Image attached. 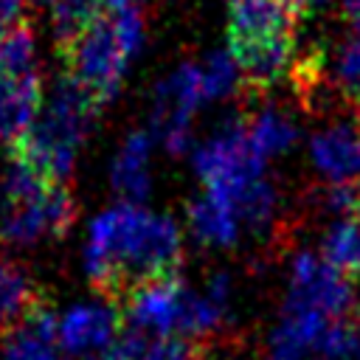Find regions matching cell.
<instances>
[{
    "label": "cell",
    "mask_w": 360,
    "mask_h": 360,
    "mask_svg": "<svg viewBox=\"0 0 360 360\" xmlns=\"http://www.w3.org/2000/svg\"><path fill=\"white\" fill-rule=\"evenodd\" d=\"M183 259V233L169 214L118 202L101 211L84 239L82 262L101 295H127L143 281L174 276Z\"/></svg>",
    "instance_id": "obj_1"
},
{
    "label": "cell",
    "mask_w": 360,
    "mask_h": 360,
    "mask_svg": "<svg viewBox=\"0 0 360 360\" xmlns=\"http://www.w3.org/2000/svg\"><path fill=\"white\" fill-rule=\"evenodd\" d=\"M233 281L214 273L202 290L186 284L177 273L152 278L127 292V321L132 332L149 338L200 340L219 332L231 318Z\"/></svg>",
    "instance_id": "obj_2"
},
{
    "label": "cell",
    "mask_w": 360,
    "mask_h": 360,
    "mask_svg": "<svg viewBox=\"0 0 360 360\" xmlns=\"http://www.w3.org/2000/svg\"><path fill=\"white\" fill-rule=\"evenodd\" d=\"M101 101L73 76H62L39 110L34 127L11 146V158L31 166L51 183H62L84 143Z\"/></svg>",
    "instance_id": "obj_3"
},
{
    "label": "cell",
    "mask_w": 360,
    "mask_h": 360,
    "mask_svg": "<svg viewBox=\"0 0 360 360\" xmlns=\"http://www.w3.org/2000/svg\"><path fill=\"white\" fill-rule=\"evenodd\" d=\"M76 217L73 194L65 183H51L22 160L11 158L3 177L0 242L25 248L62 236Z\"/></svg>",
    "instance_id": "obj_4"
},
{
    "label": "cell",
    "mask_w": 360,
    "mask_h": 360,
    "mask_svg": "<svg viewBox=\"0 0 360 360\" xmlns=\"http://www.w3.org/2000/svg\"><path fill=\"white\" fill-rule=\"evenodd\" d=\"M143 45V20L135 11L98 14L76 39L62 45L68 76L82 82L101 104L112 98L124 82L129 59Z\"/></svg>",
    "instance_id": "obj_5"
},
{
    "label": "cell",
    "mask_w": 360,
    "mask_h": 360,
    "mask_svg": "<svg viewBox=\"0 0 360 360\" xmlns=\"http://www.w3.org/2000/svg\"><path fill=\"white\" fill-rule=\"evenodd\" d=\"M194 169L202 188L228 197L239 208L245 194L262 180L264 158L250 143L245 124L233 121L194 152Z\"/></svg>",
    "instance_id": "obj_6"
},
{
    "label": "cell",
    "mask_w": 360,
    "mask_h": 360,
    "mask_svg": "<svg viewBox=\"0 0 360 360\" xmlns=\"http://www.w3.org/2000/svg\"><path fill=\"white\" fill-rule=\"evenodd\" d=\"M284 304L304 307L335 321H346L354 304V290L352 281L340 276L332 264H326L321 253L298 250L290 262Z\"/></svg>",
    "instance_id": "obj_7"
},
{
    "label": "cell",
    "mask_w": 360,
    "mask_h": 360,
    "mask_svg": "<svg viewBox=\"0 0 360 360\" xmlns=\"http://www.w3.org/2000/svg\"><path fill=\"white\" fill-rule=\"evenodd\" d=\"M121 338V315L110 301H79L56 318V340L65 357L98 360Z\"/></svg>",
    "instance_id": "obj_8"
},
{
    "label": "cell",
    "mask_w": 360,
    "mask_h": 360,
    "mask_svg": "<svg viewBox=\"0 0 360 360\" xmlns=\"http://www.w3.org/2000/svg\"><path fill=\"white\" fill-rule=\"evenodd\" d=\"M200 101H205V90H202L200 68H194V65H180L174 73H169L158 84L152 124L169 152H174V155L186 152L191 118H194Z\"/></svg>",
    "instance_id": "obj_9"
},
{
    "label": "cell",
    "mask_w": 360,
    "mask_h": 360,
    "mask_svg": "<svg viewBox=\"0 0 360 360\" xmlns=\"http://www.w3.org/2000/svg\"><path fill=\"white\" fill-rule=\"evenodd\" d=\"M292 79L304 93H321L329 87L346 104L360 110V31L340 39L329 53H309L307 59H295Z\"/></svg>",
    "instance_id": "obj_10"
},
{
    "label": "cell",
    "mask_w": 360,
    "mask_h": 360,
    "mask_svg": "<svg viewBox=\"0 0 360 360\" xmlns=\"http://www.w3.org/2000/svg\"><path fill=\"white\" fill-rule=\"evenodd\" d=\"M309 160L329 186L360 183V121H335L309 141Z\"/></svg>",
    "instance_id": "obj_11"
},
{
    "label": "cell",
    "mask_w": 360,
    "mask_h": 360,
    "mask_svg": "<svg viewBox=\"0 0 360 360\" xmlns=\"http://www.w3.org/2000/svg\"><path fill=\"white\" fill-rule=\"evenodd\" d=\"M298 14H301L298 0H233L228 42L295 37Z\"/></svg>",
    "instance_id": "obj_12"
},
{
    "label": "cell",
    "mask_w": 360,
    "mask_h": 360,
    "mask_svg": "<svg viewBox=\"0 0 360 360\" xmlns=\"http://www.w3.org/2000/svg\"><path fill=\"white\" fill-rule=\"evenodd\" d=\"M0 360H65L56 340V315L42 304L6 332Z\"/></svg>",
    "instance_id": "obj_13"
},
{
    "label": "cell",
    "mask_w": 360,
    "mask_h": 360,
    "mask_svg": "<svg viewBox=\"0 0 360 360\" xmlns=\"http://www.w3.org/2000/svg\"><path fill=\"white\" fill-rule=\"evenodd\" d=\"M188 231L205 248H231L242 236L245 225L239 208L228 197L202 188V194L188 208Z\"/></svg>",
    "instance_id": "obj_14"
},
{
    "label": "cell",
    "mask_w": 360,
    "mask_h": 360,
    "mask_svg": "<svg viewBox=\"0 0 360 360\" xmlns=\"http://www.w3.org/2000/svg\"><path fill=\"white\" fill-rule=\"evenodd\" d=\"M42 110V87L34 76H0V143H17Z\"/></svg>",
    "instance_id": "obj_15"
},
{
    "label": "cell",
    "mask_w": 360,
    "mask_h": 360,
    "mask_svg": "<svg viewBox=\"0 0 360 360\" xmlns=\"http://www.w3.org/2000/svg\"><path fill=\"white\" fill-rule=\"evenodd\" d=\"M149 158H152V138L146 132H129L121 149L115 152L110 180L112 188L124 202L138 205L149 194Z\"/></svg>",
    "instance_id": "obj_16"
},
{
    "label": "cell",
    "mask_w": 360,
    "mask_h": 360,
    "mask_svg": "<svg viewBox=\"0 0 360 360\" xmlns=\"http://www.w3.org/2000/svg\"><path fill=\"white\" fill-rule=\"evenodd\" d=\"M104 360H202L191 340L180 338H149L141 332H127L104 354Z\"/></svg>",
    "instance_id": "obj_17"
},
{
    "label": "cell",
    "mask_w": 360,
    "mask_h": 360,
    "mask_svg": "<svg viewBox=\"0 0 360 360\" xmlns=\"http://www.w3.org/2000/svg\"><path fill=\"white\" fill-rule=\"evenodd\" d=\"M37 307H39L37 287L25 273V267H20L17 262L0 259V329L8 332Z\"/></svg>",
    "instance_id": "obj_18"
},
{
    "label": "cell",
    "mask_w": 360,
    "mask_h": 360,
    "mask_svg": "<svg viewBox=\"0 0 360 360\" xmlns=\"http://www.w3.org/2000/svg\"><path fill=\"white\" fill-rule=\"evenodd\" d=\"M321 256L340 276H360V217L335 219L321 239Z\"/></svg>",
    "instance_id": "obj_19"
},
{
    "label": "cell",
    "mask_w": 360,
    "mask_h": 360,
    "mask_svg": "<svg viewBox=\"0 0 360 360\" xmlns=\"http://www.w3.org/2000/svg\"><path fill=\"white\" fill-rule=\"evenodd\" d=\"M245 129H248V138H250V143L256 146V152L262 158L287 152L295 143V138H298V127L292 124V118L287 112L276 110V107L259 110L245 124Z\"/></svg>",
    "instance_id": "obj_20"
},
{
    "label": "cell",
    "mask_w": 360,
    "mask_h": 360,
    "mask_svg": "<svg viewBox=\"0 0 360 360\" xmlns=\"http://www.w3.org/2000/svg\"><path fill=\"white\" fill-rule=\"evenodd\" d=\"M37 39L31 25L17 22L0 31V76H34Z\"/></svg>",
    "instance_id": "obj_21"
},
{
    "label": "cell",
    "mask_w": 360,
    "mask_h": 360,
    "mask_svg": "<svg viewBox=\"0 0 360 360\" xmlns=\"http://www.w3.org/2000/svg\"><path fill=\"white\" fill-rule=\"evenodd\" d=\"M48 11L62 48L101 14V0H48Z\"/></svg>",
    "instance_id": "obj_22"
},
{
    "label": "cell",
    "mask_w": 360,
    "mask_h": 360,
    "mask_svg": "<svg viewBox=\"0 0 360 360\" xmlns=\"http://www.w3.org/2000/svg\"><path fill=\"white\" fill-rule=\"evenodd\" d=\"M200 79H202L205 98H225L236 90V84L242 82V73H239V65L233 62L231 53L217 51L200 68Z\"/></svg>",
    "instance_id": "obj_23"
},
{
    "label": "cell",
    "mask_w": 360,
    "mask_h": 360,
    "mask_svg": "<svg viewBox=\"0 0 360 360\" xmlns=\"http://www.w3.org/2000/svg\"><path fill=\"white\" fill-rule=\"evenodd\" d=\"M22 8H25V0H0V31L22 22L20 20Z\"/></svg>",
    "instance_id": "obj_24"
},
{
    "label": "cell",
    "mask_w": 360,
    "mask_h": 360,
    "mask_svg": "<svg viewBox=\"0 0 360 360\" xmlns=\"http://www.w3.org/2000/svg\"><path fill=\"white\" fill-rule=\"evenodd\" d=\"M138 3H143V0H101V6L110 14H115V11H135Z\"/></svg>",
    "instance_id": "obj_25"
},
{
    "label": "cell",
    "mask_w": 360,
    "mask_h": 360,
    "mask_svg": "<svg viewBox=\"0 0 360 360\" xmlns=\"http://www.w3.org/2000/svg\"><path fill=\"white\" fill-rule=\"evenodd\" d=\"M343 11H346V17L360 28V0H343Z\"/></svg>",
    "instance_id": "obj_26"
},
{
    "label": "cell",
    "mask_w": 360,
    "mask_h": 360,
    "mask_svg": "<svg viewBox=\"0 0 360 360\" xmlns=\"http://www.w3.org/2000/svg\"><path fill=\"white\" fill-rule=\"evenodd\" d=\"M332 0H298V6H301V11H307V8H326Z\"/></svg>",
    "instance_id": "obj_27"
},
{
    "label": "cell",
    "mask_w": 360,
    "mask_h": 360,
    "mask_svg": "<svg viewBox=\"0 0 360 360\" xmlns=\"http://www.w3.org/2000/svg\"><path fill=\"white\" fill-rule=\"evenodd\" d=\"M354 357L360 360V321L354 323Z\"/></svg>",
    "instance_id": "obj_28"
},
{
    "label": "cell",
    "mask_w": 360,
    "mask_h": 360,
    "mask_svg": "<svg viewBox=\"0 0 360 360\" xmlns=\"http://www.w3.org/2000/svg\"><path fill=\"white\" fill-rule=\"evenodd\" d=\"M98 360H104V357H98Z\"/></svg>",
    "instance_id": "obj_29"
}]
</instances>
